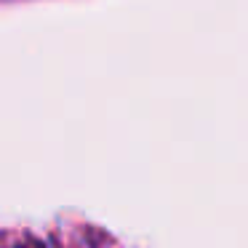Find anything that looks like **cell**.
Segmentation results:
<instances>
[]
</instances>
